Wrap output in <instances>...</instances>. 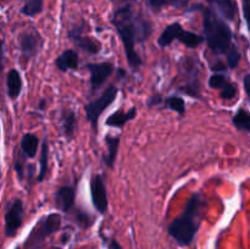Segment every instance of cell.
<instances>
[{"mask_svg": "<svg viewBox=\"0 0 250 249\" xmlns=\"http://www.w3.org/2000/svg\"><path fill=\"white\" fill-rule=\"evenodd\" d=\"M182 73L185 82L178 87V90L186 93L189 97L199 99L202 97V87L199 82V63L195 59L187 58L182 62Z\"/></svg>", "mask_w": 250, "mask_h": 249, "instance_id": "cell-6", "label": "cell"}, {"mask_svg": "<svg viewBox=\"0 0 250 249\" xmlns=\"http://www.w3.org/2000/svg\"><path fill=\"white\" fill-rule=\"evenodd\" d=\"M55 205L63 212H68L75 207L76 190L71 186H62L55 193Z\"/></svg>", "mask_w": 250, "mask_h": 249, "instance_id": "cell-14", "label": "cell"}, {"mask_svg": "<svg viewBox=\"0 0 250 249\" xmlns=\"http://www.w3.org/2000/svg\"><path fill=\"white\" fill-rule=\"evenodd\" d=\"M39 139L36 134L26 133L23 134L21 139V154L26 159L36 158L37 151H38Z\"/></svg>", "mask_w": 250, "mask_h": 249, "instance_id": "cell-20", "label": "cell"}, {"mask_svg": "<svg viewBox=\"0 0 250 249\" xmlns=\"http://www.w3.org/2000/svg\"><path fill=\"white\" fill-rule=\"evenodd\" d=\"M249 81H250V75L249 73H247L246 76H244V78H243V85H244V90H246V94H247V97H250V92H249V85H250V83H249Z\"/></svg>", "mask_w": 250, "mask_h": 249, "instance_id": "cell-33", "label": "cell"}, {"mask_svg": "<svg viewBox=\"0 0 250 249\" xmlns=\"http://www.w3.org/2000/svg\"><path fill=\"white\" fill-rule=\"evenodd\" d=\"M60 124L63 137L67 141H72L73 137H75L76 128H77V115H76V112L70 107L62 109L60 116Z\"/></svg>", "mask_w": 250, "mask_h": 249, "instance_id": "cell-15", "label": "cell"}, {"mask_svg": "<svg viewBox=\"0 0 250 249\" xmlns=\"http://www.w3.org/2000/svg\"><path fill=\"white\" fill-rule=\"evenodd\" d=\"M232 124H234L238 131L246 132L249 133L250 131V114L247 109L241 107V109L237 110V112L234 114V116L232 117Z\"/></svg>", "mask_w": 250, "mask_h": 249, "instance_id": "cell-22", "label": "cell"}, {"mask_svg": "<svg viewBox=\"0 0 250 249\" xmlns=\"http://www.w3.org/2000/svg\"><path fill=\"white\" fill-rule=\"evenodd\" d=\"M43 38L37 31H24L20 36V49L21 56L26 62L36 58L43 46Z\"/></svg>", "mask_w": 250, "mask_h": 249, "instance_id": "cell-9", "label": "cell"}, {"mask_svg": "<svg viewBox=\"0 0 250 249\" xmlns=\"http://www.w3.org/2000/svg\"><path fill=\"white\" fill-rule=\"evenodd\" d=\"M85 67L89 71L92 92H97L114 72V65L111 62H89Z\"/></svg>", "mask_w": 250, "mask_h": 249, "instance_id": "cell-12", "label": "cell"}, {"mask_svg": "<svg viewBox=\"0 0 250 249\" xmlns=\"http://www.w3.org/2000/svg\"><path fill=\"white\" fill-rule=\"evenodd\" d=\"M105 144L107 146V154L103 158L105 165L109 168H112L115 165V161H116L117 153H119V146H120V137H114L107 134L105 137Z\"/></svg>", "mask_w": 250, "mask_h": 249, "instance_id": "cell-21", "label": "cell"}, {"mask_svg": "<svg viewBox=\"0 0 250 249\" xmlns=\"http://www.w3.org/2000/svg\"><path fill=\"white\" fill-rule=\"evenodd\" d=\"M209 87L220 90V98L224 100H232L237 95V88L226 75L221 72L214 73L209 78Z\"/></svg>", "mask_w": 250, "mask_h": 249, "instance_id": "cell-13", "label": "cell"}, {"mask_svg": "<svg viewBox=\"0 0 250 249\" xmlns=\"http://www.w3.org/2000/svg\"><path fill=\"white\" fill-rule=\"evenodd\" d=\"M76 221L82 228H88L93 224V219L85 211H78L76 215Z\"/></svg>", "mask_w": 250, "mask_h": 249, "instance_id": "cell-27", "label": "cell"}, {"mask_svg": "<svg viewBox=\"0 0 250 249\" xmlns=\"http://www.w3.org/2000/svg\"><path fill=\"white\" fill-rule=\"evenodd\" d=\"M164 102L163 95L160 94H155L151 95L150 98L148 99V106H155V105H161Z\"/></svg>", "mask_w": 250, "mask_h": 249, "instance_id": "cell-30", "label": "cell"}, {"mask_svg": "<svg viewBox=\"0 0 250 249\" xmlns=\"http://www.w3.org/2000/svg\"><path fill=\"white\" fill-rule=\"evenodd\" d=\"M48 164H49V144L46 139H44L42 143L41 159H39V173L37 176V182H42L45 178L48 173Z\"/></svg>", "mask_w": 250, "mask_h": 249, "instance_id": "cell-23", "label": "cell"}, {"mask_svg": "<svg viewBox=\"0 0 250 249\" xmlns=\"http://www.w3.org/2000/svg\"><path fill=\"white\" fill-rule=\"evenodd\" d=\"M163 103L165 104L166 107H168L172 111H176L181 116H183L186 114V102L183 98L177 97V95H172V97H168L166 99H164Z\"/></svg>", "mask_w": 250, "mask_h": 249, "instance_id": "cell-24", "label": "cell"}, {"mask_svg": "<svg viewBox=\"0 0 250 249\" xmlns=\"http://www.w3.org/2000/svg\"><path fill=\"white\" fill-rule=\"evenodd\" d=\"M168 6H172L177 10H183L188 7L190 0H167Z\"/></svg>", "mask_w": 250, "mask_h": 249, "instance_id": "cell-29", "label": "cell"}, {"mask_svg": "<svg viewBox=\"0 0 250 249\" xmlns=\"http://www.w3.org/2000/svg\"><path fill=\"white\" fill-rule=\"evenodd\" d=\"M55 66L61 72H67L70 70H77L80 66V58L73 49H66L56 58Z\"/></svg>", "mask_w": 250, "mask_h": 249, "instance_id": "cell-16", "label": "cell"}, {"mask_svg": "<svg viewBox=\"0 0 250 249\" xmlns=\"http://www.w3.org/2000/svg\"><path fill=\"white\" fill-rule=\"evenodd\" d=\"M192 10H200L203 12V31L204 41H207L210 50L216 55H224L226 58L229 68L233 70L238 66L242 56L233 42V33L229 24L211 6L204 7L197 5Z\"/></svg>", "mask_w": 250, "mask_h": 249, "instance_id": "cell-2", "label": "cell"}, {"mask_svg": "<svg viewBox=\"0 0 250 249\" xmlns=\"http://www.w3.org/2000/svg\"><path fill=\"white\" fill-rule=\"evenodd\" d=\"M210 2V6L221 15L224 19L232 21L234 20L237 14V6L233 0H208Z\"/></svg>", "mask_w": 250, "mask_h": 249, "instance_id": "cell-19", "label": "cell"}, {"mask_svg": "<svg viewBox=\"0 0 250 249\" xmlns=\"http://www.w3.org/2000/svg\"><path fill=\"white\" fill-rule=\"evenodd\" d=\"M46 103H45V100H41V103H39V109L41 110H44V105H45Z\"/></svg>", "mask_w": 250, "mask_h": 249, "instance_id": "cell-36", "label": "cell"}, {"mask_svg": "<svg viewBox=\"0 0 250 249\" xmlns=\"http://www.w3.org/2000/svg\"><path fill=\"white\" fill-rule=\"evenodd\" d=\"M175 41L181 42L188 48L195 49L204 42V37L194 32L187 31L178 22H173L164 29L158 38V44L160 48H166Z\"/></svg>", "mask_w": 250, "mask_h": 249, "instance_id": "cell-4", "label": "cell"}, {"mask_svg": "<svg viewBox=\"0 0 250 249\" xmlns=\"http://www.w3.org/2000/svg\"><path fill=\"white\" fill-rule=\"evenodd\" d=\"M146 5L153 11H160L164 7L168 6V1L167 0H146Z\"/></svg>", "mask_w": 250, "mask_h": 249, "instance_id": "cell-28", "label": "cell"}, {"mask_svg": "<svg viewBox=\"0 0 250 249\" xmlns=\"http://www.w3.org/2000/svg\"><path fill=\"white\" fill-rule=\"evenodd\" d=\"M137 115V107L133 106L129 110L125 111V110L120 109L115 111L114 114L109 115L107 119L105 120V124L109 127H115V128H122L127 122L133 120Z\"/></svg>", "mask_w": 250, "mask_h": 249, "instance_id": "cell-17", "label": "cell"}, {"mask_svg": "<svg viewBox=\"0 0 250 249\" xmlns=\"http://www.w3.org/2000/svg\"><path fill=\"white\" fill-rule=\"evenodd\" d=\"M111 22L125 46V53L129 67L133 71L139 70L142 59L137 53L136 45L138 43H144L150 37L153 32L151 23L142 15L136 14L128 4L115 10Z\"/></svg>", "mask_w": 250, "mask_h": 249, "instance_id": "cell-1", "label": "cell"}, {"mask_svg": "<svg viewBox=\"0 0 250 249\" xmlns=\"http://www.w3.org/2000/svg\"><path fill=\"white\" fill-rule=\"evenodd\" d=\"M109 246H110L109 247L110 249H122L121 246H120V244H119V242L115 241V239H111V241H110Z\"/></svg>", "mask_w": 250, "mask_h": 249, "instance_id": "cell-34", "label": "cell"}, {"mask_svg": "<svg viewBox=\"0 0 250 249\" xmlns=\"http://www.w3.org/2000/svg\"><path fill=\"white\" fill-rule=\"evenodd\" d=\"M114 4H119V2H128V1H136V0H111Z\"/></svg>", "mask_w": 250, "mask_h": 249, "instance_id": "cell-35", "label": "cell"}, {"mask_svg": "<svg viewBox=\"0 0 250 249\" xmlns=\"http://www.w3.org/2000/svg\"><path fill=\"white\" fill-rule=\"evenodd\" d=\"M6 88L7 95H9L10 99H17L21 94L22 88H23V81H22L21 73L16 68H12L7 73Z\"/></svg>", "mask_w": 250, "mask_h": 249, "instance_id": "cell-18", "label": "cell"}, {"mask_svg": "<svg viewBox=\"0 0 250 249\" xmlns=\"http://www.w3.org/2000/svg\"><path fill=\"white\" fill-rule=\"evenodd\" d=\"M4 67V41L0 39V73Z\"/></svg>", "mask_w": 250, "mask_h": 249, "instance_id": "cell-32", "label": "cell"}, {"mask_svg": "<svg viewBox=\"0 0 250 249\" xmlns=\"http://www.w3.org/2000/svg\"><path fill=\"white\" fill-rule=\"evenodd\" d=\"M68 38L78 46L82 50H84L85 53L90 54V55H97L98 53H100L102 50V44L99 41H97L95 38H92L88 34H84L83 32V27L76 26L68 32Z\"/></svg>", "mask_w": 250, "mask_h": 249, "instance_id": "cell-11", "label": "cell"}, {"mask_svg": "<svg viewBox=\"0 0 250 249\" xmlns=\"http://www.w3.org/2000/svg\"><path fill=\"white\" fill-rule=\"evenodd\" d=\"M117 94H119V88L116 85L111 84L103 92V94L99 98H95L94 100L84 105L85 117H87V120L90 122V124H92L95 131H98V122H99L103 111L106 110L114 103Z\"/></svg>", "mask_w": 250, "mask_h": 249, "instance_id": "cell-5", "label": "cell"}, {"mask_svg": "<svg viewBox=\"0 0 250 249\" xmlns=\"http://www.w3.org/2000/svg\"><path fill=\"white\" fill-rule=\"evenodd\" d=\"M0 1H2V0H0Z\"/></svg>", "mask_w": 250, "mask_h": 249, "instance_id": "cell-37", "label": "cell"}, {"mask_svg": "<svg viewBox=\"0 0 250 249\" xmlns=\"http://www.w3.org/2000/svg\"><path fill=\"white\" fill-rule=\"evenodd\" d=\"M24 160H26V158L20 151H17L16 155H15L14 168L16 171V175L20 181H22L24 178Z\"/></svg>", "mask_w": 250, "mask_h": 249, "instance_id": "cell-26", "label": "cell"}, {"mask_svg": "<svg viewBox=\"0 0 250 249\" xmlns=\"http://www.w3.org/2000/svg\"><path fill=\"white\" fill-rule=\"evenodd\" d=\"M24 216L23 202L19 198L7 203L5 210V234L6 237H14L22 226Z\"/></svg>", "mask_w": 250, "mask_h": 249, "instance_id": "cell-7", "label": "cell"}, {"mask_svg": "<svg viewBox=\"0 0 250 249\" xmlns=\"http://www.w3.org/2000/svg\"><path fill=\"white\" fill-rule=\"evenodd\" d=\"M61 227V215L58 212H53V214L46 215L45 217L39 221L36 228L32 231L31 236H29L28 242H33V243H41L43 242L46 237L50 234L55 233L60 229Z\"/></svg>", "mask_w": 250, "mask_h": 249, "instance_id": "cell-8", "label": "cell"}, {"mask_svg": "<svg viewBox=\"0 0 250 249\" xmlns=\"http://www.w3.org/2000/svg\"><path fill=\"white\" fill-rule=\"evenodd\" d=\"M248 5L249 0H243V2H242V12H243V20L246 23L248 21V17H247V14H248Z\"/></svg>", "mask_w": 250, "mask_h": 249, "instance_id": "cell-31", "label": "cell"}, {"mask_svg": "<svg viewBox=\"0 0 250 249\" xmlns=\"http://www.w3.org/2000/svg\"><path fill=\"white\" fill-rule=\"evenodd\" d=\"M89 188L94 208L100 214H105L107 211V208H109V200H107V192L103 176L93 175L90 178Z\"/></svg>", "mask_w": 250, "mask_h": 249, "instance_id": "cell-10", "label": "cell"}, {"mask_svg": "<svg viewBox=\"0 0 250 249\" xmlns=\"http://www.w3.org/2000/svg\"><path fill=\"white\" fill-rule=\"evenodd\" d=\"M200 208L202 197L199 193H194L188 200L182 214L168 225V234L180 246L187 247L194 241L195 234L200 227Z\"/></svg>", "mask_w": 250, "mask_h": 249, "instance_id": "cell-3", "label": "cell"}, {"mask_svg": "<svg viewBox=\"0 0 250 249\" xmlns=\"http://www.w3.org/2000/svg\"><path fill=\"white\" fill-rule=\"evenodd\" d=\"M44 9L43 0H27L24 5L22 6L21 12L28 17H33L36 15H39Z\"/></svg>", "mask_w": 250, "mask_h": 249, "instance_id": "cell-25", "label": "cell"}]
</instances>
